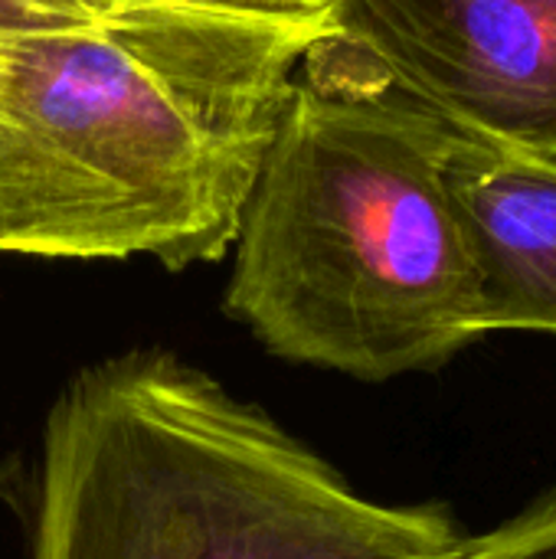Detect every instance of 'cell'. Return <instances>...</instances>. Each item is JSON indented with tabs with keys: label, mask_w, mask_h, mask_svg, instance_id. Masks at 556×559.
<instances>
[{
	"label": "cell",
	"mask_w": 556,
	"mask_h": 559,
	"mask_svg": "<svg viewBox=\"0 0 556 559\" xmlns=\"http://www.w3.org/2000/svg\"><path fill=\"white\" fill-rule=\"evenodd\" d=\"M449 131L390 98L295 82L233 242L223 311L269 354L383 383L478 334L442 187Z\"/></svg>",
	"instance_id": "3957f363"
},
{
	"label": "cell",
	"mask_w": 556,
	"mask_h": 559,
	"mask_svg": "<svg viewBox=\"0 0 556 559\" xmlns=\"http://www.w3.org/2000/svg\"><path fill=\"white\" fill-rule=\"evenodd\" d=\"M446 559H551L534 544L508 534V531H488L475 537H462V544Z\"/></svg>",
	"instance_id": "8992f818"
},
{
	"label": "cell",
	"mask_w": 556,
	"mask_h": 559,
	"mask_svg": "<svg viewBox=\"0 0 556 559\" xmlns=\"http://www.w3.org/2000/svg\"><path fill=\"white\" fill-rule=\"evenodd\" d=\"M442 187L478 288V334L556 337V157L449 138Z\"/></svg>",
	"instance_id": "5b68a950"
},
{
	"label": "cell",
	"mask_w": 556,
	"mask_h": 559,
	"mask_svg": "<svg viewBox=\"0 0 556 559\" xmlns=\"http://www.w3.org/2000/svg\"><path fill=\"white\" fill-rule=\"evenodd\" d=\"M328 20L0 36V252L220 262Z\"/></svg>",
	"instance_id": "6da1fadb"
},
{
	"label": "cell",
	"mask_w": 556,
	"mask_h": 559,
	"mask_svg": "<svg viewBox=\"0 0 556 559\" xmlns=\"http://www.w3.org/2000/svg\"><path fill=\"white\" fill-rule=\"evenodd\" d=\"M462 537L167 350L85 367L43 423L29 559H446Z\"/></svg>",
	"instance_id": "7a4b0ae2"
},
{
	"label": "cell",
	"mask_w": 556,
	"mask_h": 559,
	"mask_svg": "<svg viewBox=\"0 0 556 559\" xmlns=\"http://www.w3.org/2000/svg\"><path fill=\"white\" fill-rule=\"evenodd\" d=\"M305 75L556 157V0H334Z\"/></svg>",
	"instance_id": "277c9868"
}]
</instances>
